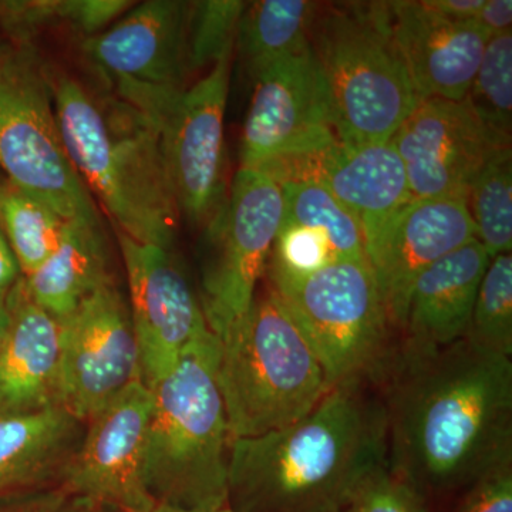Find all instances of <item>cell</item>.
<instances>
[{
	"instance_id": "4dcf8cb0",
	"label": "cell",
	"mask_w": 512,
	"mask_h": 512,
	"mask_svg": "<svg viewBox=\"0 0 512 512\" xmlns=\"http://www.w3.org/2000/svg\"><path fill=\"white\" fill-rule=\"evenodd\" d=\"M269 259V275L282 276H305L338 262L322 235L286 221H281Z\"/></svg>"
},
{
	"instance_id": "ffe728a7",
	"label": "cell",
	"mask_w": 512,
	"mask_h": 512,
	"mask_svg": "<svg viewBox=\"0 0 512 512\" xmlns=\"http://www.w3.org/2000/svg\"><path fill=\"white\" fill-rule=\"evenodd\" d=\"M491 258L478 239L424 269L410 289L404 355L447 348L466 336L478 288Z\"/></svg>"
},
{
	"instance_id": "e0dca14e",
	"label": "cell",
	"mask_w": 512,
	"mask_h": 512,
	"mask_svg": "<svg viewBox=\"0 0 512 512\" xmlns=\"http://www.w3.org/2000/svg\"><path fill=\"white\" fill-rule=\"evenodd\" d=\"M476 238L466 198L441 197L407 202L365 241L390 325L403 328L417 276Z\"/></svg>"
},
{
	"instance_id": "8d00e7d4",
	"label": "cell",
	"mask_w": 512,
	"mask_h": 512,
	"mask_svg": "<svg viewBox=\"0 0 512 512\" xmlns=\"http://www.w3.org/2000/svg\"><path fill=\"white\" fill-rule=\"evenodd\" d=\"M25 512H104L103 508L99 505L84 501L82 498H76L70 503H57L45 505V507L37 508V510H30Z\"/></svg>"
},
{
	"instance_id": "ac0fdd59",
	"label": "cell",
	"mask_w": 512,
	"mask_h": 512,
	"mask_svg": "<svg viewBox=\"0 0 512 512\" xmlns=\"http://www.w3.org/2000/svg\"><path fill=\"white\" fill-rule=\"evenodd\" d=\"M261 173L278 184L301 180L322 184L352 212L365 241L413 200L402 158L390 141L360 148L336 141L319 153L276 161Z\"/></svg>"
},
{
	"instance_id": "5b68a950",
	"label": "cell",
	"mask_w": 512,
	"mask_h": 512,
	"mask_svg": "<svg viewBox=\"0 0 512 512\" xmlns=\"http://www.w3.org/2000/svg\"><path fill=\"white\" fill-rule=\"evenodd\" d=\"M309 42L328 86L339 143H389L421 101L394 39L390 3L318 6Z\"/></svg>"
},
{
	"instance_id": "5bb4252c",
	"label": "cell",
	"mask_w": 512,
	"mask_h": 512,
	"mask_svg": "<svg viewBox=\"0 0 512 512\" xmlns=\"http://www.w3.org/2000/svg\"><path fill=\"white\" fill-rule=\"evenodd\" d=\"M153 393L130 384L87 420L82 444L62 468L64 485L76 498L120 512H154L143 464Z\"/></svg>"
},
{
	"instance_id": "30bf717a",
	"label": "cell",
	"mask_w": 512,
	"mask_h": 512,
	"mask_svg": "<svg viewBox=\"0 0 512 512\" xmlns=\"http://www.w3.org/2000/svg\"><path fill=\"white\" fill-rule=\"evenodd\" d=\"M282 215L284 198L278 183L259 171L239 168L227 200L204 228L201 308L218 339L251 308Z\"/></svg>"
},
{
	"instance_id": "f35d334b",
	"label": "cell",
	"mask_w": 512,
	"mask_h": 512,
	"mask_svg": "<svg viewBox=\"0 0 512 512\" xmlns=\"http://www.w3.org/2000/svg\"><path fill=\"white\" fill-rule=\"evenodd\" d=\"M154 512H235L229 505L222 508H212V510H181V508L168 507V505H157Z\"/></svg>"
},
{
	"instance_id": "d6a6232c",
	"label": "cell",
	"mask_w": 512,
	"mask_h": 512,
	"mask_svg": "<svg viewBox=\"0 0 512 512\" xmlns=\"http://www.w3.org/2000/svg\"><path fill=\"white\" fill-rule=\"evenodd\" d=\"M457 512H512V460L474 481Z\"/></svg>"
},
{
	"instance_id": "d590c367",
	"label": "cell",
	"mask_w": 512,
	"mask_h": 512,
	"mask_svg": "<svg viewBox=\"0 0 512 512\" xmlns=\"http://www.w3.org/2000/svg\"><path fill=\"white\" fill-rule=\"evenodd\" d=\"M22 278L18 259L10 248L8 239L0 231V298H8L13 286Z\"/></svg>"
},
{
	"instance_id": "74e56055",
	"label": "cell",
	"mask_w": 512,
	"mask_h": 512,
	"mask_svg": "<svg viewBox=\"0 0 512 512\" xmlns=\"http://www.w3.org/2000/svg\"><path fill=\"white\" fill-rule=\"evenodd\" d=\"M10 329V313L6 298H0V352L5 346L6 339H8Z\"/></svg>"
},
{
	"instance_id": "cb8c5ba5",
	"label": "cell",
	"mask_w": 512,
	"mask_h": 512,
	"mask_svg": "<svg viewBox=\"0 0 512 512\" xmlns=\"http://www.w3.org/2000/svg\"><path fill=\"white\" fill-rule=\"evenodd\" d=\"M318 5L308 0H259L245 5L239 19V57L249 76L311 45L313 19Z\"/></svg>"
},
{
	"instance_id": "6da1fadb",
	"label": "cell",
	"mask_w": 512,
	"mask_h": 512,
	"mask_svg": "<svg viewBox=\"0 0 512 512\" xmlns=\"http://www.w3.org/2000/svg\"><path fill=\"white\" fill-rule=\"evenodd\" d=\"M393 473L427 498L468 488L512 460V362L463 338L404 355L390 394Z\"/></svg>"
},
{
	"instance_id": "f1b7e54d",
	"label": "cell",
	"mask_w": 512,
	"mask_h": 512,
	"mask_svg": "<svg viewBox=\"0 0 512 512\" xmlns=\"http://www.w3.org/2000/svg\"><path fill=\"white\" fill-rule=\"evenodd\" d=\"M464 101L485 126L511 141L512 35L488 40L480 66Z\"/></svg>"
},
{
	"instance_id": "277c9868",
	"label": "cell",
	"mask_w": 512,
	"mask_h": 512,
	"mask_svg": "<svg viewBox=\"0 0 512 512\" xmlns=\"http://www.w3.org/2000/svg\"><path fill=\"white\" fill-rule=\"evenodd\" d=\"M221 342L208 329L151 390L143 476L157 505L212 510L228 505L231 431L218 386Z\"/></svg>"
},
{
	"instance_id": "9c48e42d",
	"label": "cell",
	"mask_w": 512,
	"mask_h": 512,
	"mask_svg": "<svg viewBox=\"0 0 512 512\" xmlns=\"http://www.w3.org/2000/svg\"><path fill=\"white\" fill-rule=\"evenodd\" d=\"M231 57L181 92L156 93L130 103L156 124L175 200L195 228L204 229L227 200L224 117Z\"/></svg>"
},
{
	"instance_id": "836d02e7",
	"label": "cell",
	"mask_w": 512,
	"mask_h": 512,
	"mask_svg": "<svg viewBox=\"0 0 512 512\" xmlns=\"http://www.w3.org/2000/svg\"><path fill=\"white\" fill-rule=\"evenodd\" d=\"M476 22L491 37L511 32L512 2L511 0H485Z\"/></svg>"
},
{
	"instance_id": "e575fe53",
	"label": "cell",
	"mask_w": 512,
	"mask_h": 512,
	"mask_svg": "<svg viewBox=\"0 0 512 512\" xmlns=\"http://www.w3.org/2000/svg\"><path fill=\"white\" fill-rule=\"evenodd\" d=\"M424 5L444 18L457 22L476 20L485 0H423Z\"/></svg>"
},
{
	"instance_id": "2e32d148",
	"label": "cell",
	"mask_w": 512,
	"mask_h": 512,
	"mask_svg": "<svg viewBox=\"0 0 512 512\" xmlns=\"http://www.w3.org/2000/svg\"><path fill=\"white\" fill-rule=\"evenodd\" d=\"M390 143L402 158L413 200L466 198L477 174L511 141L478 119L466 101L421 100Z\"/></svg>"
},
{
	"instance_id": "52a82bcc",
	"label": "cell",
	"mask_w": 512,
	"mask_h": 512,
	"mask_svg": "<svg viewBox=\"0 0 512 512\" xmlns=\"http://www.w3.org/2000/svg\"><path fill=\"white\" fill-rule=\"evenodd\" d=\"M0 170L64 221L101 222L64 147L52 73L29 40H0Z\"/></svg>"
},
{
	"instance_id": "44dd1931",
	"label": "cell",
	"mask_w": 512,
	"mask_h": 512,
	"mask_svg": "<svg viewBox=\"0 0 512 512\" xmlns=\"http://www.w3.org/2000/svg\"><path fill=\"white\" fill-rule=\"evenodd\" d=\"M6 303L10 329L0 352V416L62 406L59 322L30 299L23 276Z\"/></svg>"
},
{
	"instance_id": "7c38bea8",
	"label": "cell",
	"mask_w": 512,
	"mask_h": 512,
	"mask_svg": "<svg viewBox=\"0 0 512 512\" xmlns=\"http://www.w3.org/2000/svg\"><path fill=\"white\" fill-rule=\"evenodd\" d=\"M57 322L60 402L77 420L92 419L130 384L143 382L130 308L116 284Z\"/></svg>"
},
{
	"instance_id": "f546056e",
	"label": "cell",
	"mask_w": 512,
	"mask_h": 512,
	"mask_svg": "<svg viewBox=\"0 0 512 512\" xmlns=\"http://www.w3.org/2000/svg\"><path fill=\"white\" fill-rule=\"evenodd\" d=\"M245 5L247 3L239 0L190 2L188 57L191 72L232 57Z\"/></svg>"
},
{
	"instance_id": "83f0119b",
	"label": "cell",
	"mask_w": 512,
	"mask_h": 512,
	"mask_svg": "<svg viewBox=\"0 0 512 512\" xmlns=\"http://www.w3.org/2000/svg\"><path fill=\"white\" fill-rule=\"evenodd\" d=\"M464 338L497 355H512V256L491 259Z\"/></svg>"
},
{
	"instance_id": "7a4b0ae2",
	"label": "cell",
	"mask_w": 512,
	"mask_h": 512,
	"mask_svg": "<svg viewBox=\"0 0 512 512\" xmlns=\"http://www.w3.org/2000/svg\"><path fill=\"white\" fill-rule=\"evenodd\" d=\"M386 458V406L362 382L340 384L291 426L232 440L228 505L235 512H343Z\"/></svg>"
},
{
	"instance_id": "ba28073f",
	"label": "cell",
	"mask_w": 512,
	"mask_h": 512,
	"mask_svg": "<svg viewBox=\"0 0 512 512\" xmlns=\"http://www.w3.org/2000/svg\"><path fill=\"white\" fill-rule=\"evenodd\" d=\"M271 286L311 343L330 389L372 375L390 323L367 259L333 262L305 276L271 275Z\"/></svg>"
},
{
	"instance_id": "1f68e13d",
	"label": "cell",
	"mask_w": 512,
	"mask_h": 512,
	"mask_svg": "<svg viewBox=\"0 0 512 512\" xmlns=\"http://www.w3.org/2000/svg\"><path fill=\"white\" fill-rule=\"evenodd\" d=\"M343 512L429 511L424 495L393 473L384 461L360 481Z\"/></svg>"
},
{
	"instance_id": "3957f363",
	"label": "cell",
	"mask_w": 512,
	"mask_h": 512,
	"mask_svg": "<svg viewBox=\"0 0 512 512\" xmlns=\"http://www.w3.org/2000/svg\"><path fill=\"white\" fill-rule=\"evenodd\" d=\"M52 87L67 154L116 231L171 251L181 214L156 124L107 87L53 74Z\"/></svg>"
},
{
	"instance_id": "484cf974",
	"label": "cell",
	"mask_w": 512,
	"mask_h": 512,
	"mask_svg": "<svg viewBox=\"0 0 512 512\" xmlns=\"http://www.w3.org/2000/svg\"><path fill=\"white\" fill-rule=\"evenodd\" d=\"M278 185L284 198L282 221L322 235L338 261L367 259L359 222L328 188L308 180Z\"/></svg>"
},
{
	"instance_id": "8992f818",
	"label": "cell",
	"mask_w": 512,
	"mask_h": 512,
	"mask_svg": "<svg viewBox=\"0 0 512 512\" xmlns=\"http://www.w3.org/2000/svg\"><path fill=\"white\" fill-rule=\"evenodd\" d=\"M220 342L218 386L232 440L291 426L330 390L311 343L272 286Z\"/></svg>"
},
{
	"instance_id": "4316f807",
	"label": "cell",
	"mask_w": 512,
	"mask_h": 512,
	"mask_svg": "<svg viewBox=\"0 0 512 512\" xmlns=\"http://www.w3.org/2000/svg\"><path fill=\"white\" fill-rule=\"evenodd\" d=\"M467 204L476 225V237L490 258L511 254V147L498 151L477 174L468 190Z\"/></svg>"
},
{
	"instance_id": "4fadbf2b",
	"label": "cell",
	"mask_w": 512,
	"mask_h": 512,
	"mask_svg": "<svg viewBox=\"0 0 512 512\" xmlns=\"http://www.w3.org/2000/svg\"><path fill=\"white\" fill-rule=\"evenodd\" d=\"M190 2L148 0L131 6L109 29L87 37L84 56L104 87L130 101L187 89Z\"/></svg>"
},
{
	"instance_id": "d6986e66",
	"label": "cell",
	"mask_w": 512,
	"mask_h": 512,
	"mask_svg": "<svg viewBox=\"0 0 512 512\" xmlns=\"http://www.w3.org/2000/svg\"><path fill=\"white\" fill-rule=\"evenodd\" d=\"M390 3L394 39L420 100L467 96L491 36L476 22L437 15L424 2Z\"/></svg>"
},
{
	"instance_id": "9a60e30c",
	"label": "cell",
	"mask_w": 512,
	"mask_h": 512,
	"mask_svg": "<svg viewBox=\"0 0 512 512\" xmlns=\"http://www.w3.org/2000/svg\"><path fill=\"white\" fill-rule=\"evenodd\" d=\"M130 286V316L140 352L141 380L153 389L208 325L190 282L171 251L116 231Z\"/></svg>"
},
{
	"instance_id": "8fae6325",
	"label": "cell",
	"mask_w": 512,
	"mask_h": 512,
	"mask_svg": "<svg viewBox=\"0 0 512 512\" xmlns=\"http://www.w3.org/2000/svg\"><path fill=\"white\" fill-rule=\"evenodd\" d=\"M241 138V168L262 171L336 143L325 77L309 45L254 77Z\"/></svg>"
},
{
	"instance_id": "7402d4cb",
	"label": "cell",
	"mask_w": 512,
	"mask_h": 512,
	"mask_svg": "<svg viewBox=\"0 0 512 512\" xmlns=\"http://www.w3.org/2000/svg\"><path fill=\"white\" fill-rule=\"evenodd\" d=\"M111 284L109 245L101 222L67 221L55 252L23 276L30 299L56 319L66 318L84 299Z\"/></svg>"
},
{
	"instance_id": "603a6c76",
	"label": "cell",
	"mask_w": 512,
	"mask_h": 512,
	"mask_svg": "<svg viewBox=\"0 0 512 512\" xmlns=\"http://www.w3.org/2000/svg\"><path fill=\"white\" fill-rule=\"evenodd\" d=\"M80 424L62 406L0 416V494L64 466L73 454Z\"/></svg>"
},
{
	"instance_id": "d4e9b609",
	"label": "cell",
	"mask_w": 512,
	"mask_h": 512,
	"mask_svg": "<svg viewBox=\"0 0 512 512\" xmlns=\"http://www.w3.org/2000/svg\"><path fill=\"white\" fill-rule=\"evenodd\" d=\"M67 221L45 201L0 175V231L26 276L55 252Z\"/></svg>"
}]
</instances>
